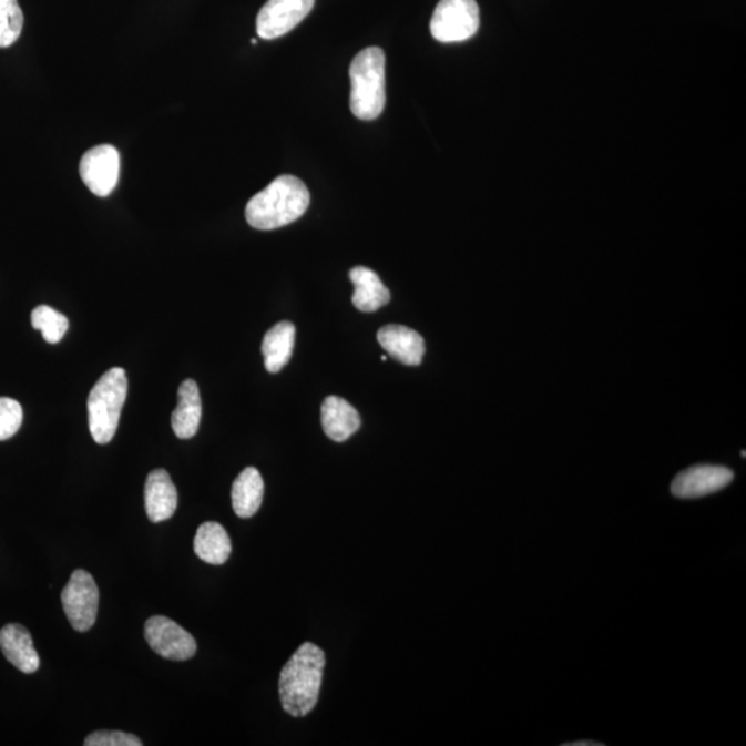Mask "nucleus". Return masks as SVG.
<instances>
[{"label": "nucleus", "instance_id": "obj_1", "mask_svg": "<svg viewBox=\"0 0 746 746\" xmlns=\"http://www.w3.org/2000/svg\"><path fill=\"white\" fill-rule=\"evenodd\" d=\"M325 654L313 643H303L286 662L279 676V698L286 714L303 717L316 708L321 692Z\"/></svg>", "mask_w": 746, "mask_h": 746}, {"label": "nucleus", "instance_id": "obj_2", "mask_svg": "<svg viewBox=\"0 0 746 746\" xmlns=\"http://www.w3.org/2000/svg\"><path fill=\"white\" fill-rule=\"evenodd\" d=\"M310 205V193L299 177L284 175L252 196L245 217L249 226L270 232L299 221Z\"/></svg>", "mask_w": 746, "mask_h": 746}, {"label": "nucleus", "instance_id": "obj_3", "mask_svg": "<svg viewBox=\"0 0 746 746\" xmlns=\"http://www.w3.org/2000/svg\"><path fill=\"white\" fill-rule=\"evenodd\" d=\"M350 110L358 120L374 121L386 104V55L380 48L361 50L350 65Z\"/></svg>", "mask_w": 746, "mask_h": 746}, {"label": "nucleus", "instance_id": "obj_4", "mask_svg": "<svg viewBox=\"0 0 746 746\" xmlns=\"http://www.w3.org/2000/svg\"><path fill=\"white\" fill-rule=\"evenodd\" d=\"M127 397L125 369L112 368L94 385L88 398L89 429L100 446L114 439Z\"/></svg>", "mask_w": 746, "mask_h": 746}, {"label": "nucleus", "instance_id": "obj_5", "mask_svg": "<svg viewBox=\"0 0 746 746\" xmlns=\"http://www.w3.org/2000/svg\"><path fill=\"white\" fill-rule=\"evenodd\" d=\"M480 27L476 0H440L430 21L431 35L441 43L468 41Z\"/></svg>", "mask_w": 746, "mask_h": 746}, {"label": "nucleus", "instance_id": "obj_6", "mask_svg": "<svg viewBox=\"0 0 746 746\" xmlns=\"http://www.w3.org/2000/svg\"><path fill=\"white\" fill-rule=\"evenodd\" d=\"M61 603L70 624L76 632L92 630L99 610V587L85 570L72 572L69 583L61 592Z\"/></svg>", "mask_w": 746, "mask_h": 746}, {"label": "nucleus", "instance_id": "obj_7", "mask_svg": "<svg viewBox=\"0 0 746 746\" xmlns=\"http://www.w3.org/2000/svg\"><path fill=\"white\" fill-rule=\"evenodd\" d=\"M144 633L149 646L166 660L187 661L196 653L195 638L166 616H151L145 622Z\"/></svg>", "mask_w": 746, "mask_h": 746}, {"label": "nucleus", "instance_id": "obj_8", "mask_svg": "<svg viewBox=\"0 0 746 746\" xmlns=\"http://www.w3.org/2000/svg\"><path fill=\"white\" fill-rule=\"evenodd\" d=\"M121 156L114 145H98L82 156L80 175L94 195L109 196L120 181Z\"/></svg>", "mask_w": 746, "mask_h": 746}, {"label": "nucleus", "instance_id": "obj_9", "mask_svg": "<svg viewBox=\"0 0 746 746\" xmlns=\"http://www.w3.org/2000/svg\"><path fill=\"white\" fill-rule=\"evenodd\" d=\"M314 2L316 0H268L257 14V35L266 41L286 35L310 14Z\"/></svg>", "mask_w": 746, "mask_h": 746}, {"label": "nucleus", "instance_id": "obj_10", "mask_svg": "<svg viewBox=\"0 0 746 746\" xmlns=\"http://www.w3.org/2000/svg\"><path fill=\"white\" fill-rule=\"evenodd\" d=\"M733 479L730 469L716 464H698L678 473L672 481L671 491L682 499L701 498L723 490Z\"/></svg>", "mask_w": 746, "mask_h": 746}, {"label": "nucleus", "instance_id": "obj_11", "mask_svg": "<svg viewBox=\"0 0 746 746\" xmlns=\"http://www.w3.org/2000/svg\"><path fill=\"white\" fill-rule=\"evenodd\" d=\"M177 501V490L170 473L164 469L151 471L144 488L145 512L150 521L170 520L176 512Z\"/></svg>", "mask_w": 746, "mask_h": 746}, {"label": "nucleus", "instance_id": "obj_12", "mask_svg": "<svg viewBox=\"0 0 746 746\" xmlns=\"http://www.w3.org/2000/svg\"><path fill=\"white\" fill-rule=\"evenodd\" d=\"M378 340L387 355L395 360L411 367L422 364L426 347L417 330L402 325H387L379 329Z\"/></svg>", "mask_w": 746, "mask_h": 746}, {"label": "nucleus", "instance_id": "obj_13", "mask_svg": "<svg viewBox=\"0 0 746 746\" xmlns=\"http://www.w3.org/2000/svg\"><path fill=\"white\" fill-rule=\"evenodd\" d=\"M0 648L6 660L27 675L35 673L41 665L31 633L22 625L10 624L0 631Z\"/></svg>", "mask_w": 746, "mask_h": 746}, {"label": "nucleus", "instance_id": "obj_14", "mask_svg": "<svg viewBox=\"0 0 746 746\" xmlns=\"http://www.w3.org/2000/svg\"><path fill=\"white\" fill-rule=\"evenodd\" d=\"M321 423L330 440L345 442L361 428V417L345 398L329 396L321 407Z\"/></svg>", "mask_w": 746, "mask_h": 746}, {"label": "nucleus", "instance_id": "obj_15", "mask_svg": "<svg viewBox=\"0 0 746 746\" xmlns=\"http://www.w3.org/2000/svg\"><path fill=\"white\" fill-rule=\"evenodd\" d=\"M201 418L202 401L198 385L188 379L178 387V403L172 413V429L178 439H193L198 433Z\"/></svg>", "mask_w": 746, "mask_h": 746}, {"label": "nucleus", "instance_id": "obj_16", "mask_svg": "<svg viewBox=\"0 0 746 746\" xmlns=\"http://www.w3.org/2000/svg\"><path fill=\"white\" fill-rule=\"evenodd\" d=\"M351 283L355 284L352 305L362 313H374L390 302V290L381 283L378 274L371 268L358 266L350 272Z\"/></svg>", "mask_w": 746, "mask_h": 746}, {"label": "nucleus", "instance_id": "obj_17", "mask_svg": "<svg viewBox=\"0 0 746 746\" xmlns=\"http://www.w3.org/2000/svg\"><path fill=\"white\" fill-rule=\"evenodd\" d=\"M265 495V482L256 468H246L235 479L232 501L235 514L241 519L254 518L259 512Z\"/></svg>", "mask_w": 746, "mask_h": 746}, {"label": "nucleus", "instance_id": "obj_18", "mask_svg": "<svg viewBox=\"0 0 746 746\" xmlns=\"http://www.w3.org/2000/svg\"><path fill=\"white\" fill-rule=\"evenodd\" d=\"M295 339L296 328L289 321L274 325L268 330L262 345L265 367L268 372L277 374L290 361L292 355H294Z\"/></svg>", "mask_w": 746, "mask_h": 746}, {"label": "nucleus", "instance_id": "obj_19", "mask_svg": "<svg viewBox=\"0 0 746 746\" xmlns=\"http://www.w3.org/2000/svg\"><path fill=\"white\" fill-rule=\"evenodd\" d=\"M232 551V541L222 524L207 521L196 531L194 552L205 563L222 565L229 559Z\"/></svg>", "mask_w": 746, "mask_h": 746}, {"label": "nucleus", "instance_id": "obj_20", "mask_svg": "<svg viewBox=\"0 0 746 746\" xmlns=\"http://www.w3.org/2000/svg\"><path fill=\"white\" fill-rule=\"evenodd\" d=\"M31 324L41 330L43 339L50 345L59 344L70 327L69 319L49 306H38L31 314Z\"/></svg>", "mask_w": 746, "mask_h": 746}, {"label": "nucleus", "instance_id": "obj_21", "mask_svg": "<svg viewBox=\"0 0 746 746\" xmlns=\"http://www.w3.org/2000/svg\"><path fill=\"white\" fill-rule=\"evenodd\" d=\"M24 27V14L19 0H0V49L19 41Z\"/></svg>", "mask_w": 746, "mask_h": 746}, {"label": "nucleus", "instance_id": "obj_22", "mask_svg": "<svg viewBox=\"0 0 746 746\" xmlns=\"http://www.w3.org/2000/svg\"><path fill=\"white\" fill-rule=\"evenodd\" d=\"M22 408L20 402L9 397H0V441L9 440L22 425Z\"/></svg>", "mask_w": 746, "mask_h": 746}, {"label": "nucleus", "instance_id": "obj_23", "mask_svg": "<svg viewBox=\"0 0 746 746\" xmlns=\"http://www.w3.org/2000/svg\"><path fill=\"white\" fill-rule=\"evenodd\" d=\"M86 746H142L143 743L133 734L123 732L101 730L92 733L85 739Z\"/></svg>", "mask_w": 746, "mask_h": 746}, {"label": "nucleus", "instance_id": "obj_24", "mask_svg": "<svg viewBox=\"0 0 746 746\" xmlns=\"http://www.w3.org/2000/svg\"><path fill=\"white\" fill-rule=\"evenodd\" d=\"M566 745H569V746H589V745L596 746V745H602V744H599V743H587V742H586V743H572V744H566Z\"/></svg>", "mask_w": 746, "mask_h": 746}, {"label": "nucleus", "instance_id": "obj_25", "mask_svg": "<svg viewBox=\"0 0 746 746\" xmlns=\"http://www.w3.org/2000/svg\"><path fill=\"white\" fill-rule=\"evenodd\" d=\"M380 360H381V361H386V360H387V357H386V356H381V357H380Z\"/></svg>", "mask_w": 746, "mask_h": 746}, {"label": "nucleus", "instance_id": "obj_26", "mask_svg": "<svg viewBox=\"0 0 746 746\" xmlns=\"http://www.w3.org/2000/svg\"><path fill=\"white\" fill-rule=\"evenodd\" d=\"M252 44H257L256 39H252Z\"/></svg>", "mask_w": 746, "mask_h": 746}]
</instances>
